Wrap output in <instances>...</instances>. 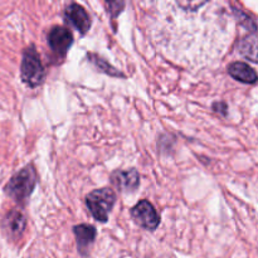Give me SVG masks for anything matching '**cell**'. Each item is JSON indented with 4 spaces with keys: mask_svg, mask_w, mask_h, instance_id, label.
Returning <instances> with one entry per match:
<instances>
[{
    "mask_svg": "<svg viewBox=\"0 0 258 258\" xmlns=\"http://www.w3.org/2000/svg\"><path fill=\"white\" fill-rule=\"evenodd\" d=\"M35 184H37L35 169L33 168V165H28L10 178L4 190L9 198L22 204L28 201L30 194L34 190Z\"/></svg>",
    "mask_w": 258,
    "mask_h": 258,
    "instance_id": "obj_1",
    "label": "cell"
},
{
    "mask_svg": "<svg viewBox=\"0 0 258 258\" xmlns=\"http://www.w3.org/2000/svg\"><path fill=\"white\" fill-rule=\"evenodd\" d=\"M116 203V194L110 188L95 189L86 197V206L93 219L100 223L108 221L111 211Z\"/></svg>",
    "mask_w": 258,
    "mask_h": 258,
    "instance_id": "obj_2",
    "label": "cell"
},
{
    "mask_svg": "<svg viewBox=\"0 0 258 258\" xmlns=\"http://www.w3.org/2000/svg\"><path fill=\"white\" fill-rule=\"evenodd\" d=\"M44 75L42 59L34 45L25 48L23 52L22 66H20V76L23 82L32 88L38 87L44 80Z\"/></svg>",
    "mask_w": 258,
    "mask_h": 258,
    "instance_id": "obj_3",
    "label": "cell"
},
{
    "mask_svg": "<svg viewBox=\"0 0 258 258\" xmlns=\"http://www.w3.org/2000/svg\"><path fill=\"white\" fill-rule=\"evenodd\" d=\"M131 217H133L134 222L145 231L154 232L160 226V217H159L158 212L154 208L153 204L146 199L140 201L136 206L133 207Z\"/></svg>",
    "mask_w": 258,
    "mask_h": 258,
    "instance_id": "obj_4",
    "label": "cell"
},
{
    "mask_svg": "<svg viewBox=\"0 0 258 258\" xmlns=\"http://www.w3.org/2000/svg\"><path fill=\"white\" fill-rule=\"evenodd\" d=\"M2 226L5 236L10 241L17 242L22 238L27 228V216L22 209L14 208L5 214Z\"/></svg>",
    "mask_w": 258,
    "mask_h": 258,
    "instance_id": "obj_5",
    "label": "cell"
},
{
    "mask_svg": "<svg viewBox=\"0 0 258 258\" xmlns=\"http://www.w3.org/2000/svg\"><path fill=\"white\" fill-rule=\"evenodd\" d=\"M73 234H75L76 246L80 256L82 258L90 257L91 249L97 237V229L92 224H77L73 227Z\"/></svg>",
    "mask_w": 258,
    "mask_h": 258,
    "instance_id": "obj_6",
    "label": "cell"
},
{
    "mask_svg": "<svg viewBox=\"0 0 258 258\" xmlns=\"http://www.w3.org/2000/svg\"><path fill=\"white\" fill-rule=\"evenodd\" d=\"M48 44L50 49L59 57H64L73 44V34L68 28L53 27L48 33Z\"/></svg>",
    "mask_w": 258,
    "mask_h": 258,
    "instance_id": "obj_7",
    "label": "cell"
},
{
    "mask_svg": "<svg viewBox=\"0 0 258 258\" xmlns=\"http://www.w3.org/2000/svg\"><path fill=\"white\" fill-rule=\"evenodd\" d=\"M64 19L70 25H72L81 34H86L90 30L92 20L87 10L77 3H71L64 9Z\"/></svg>",
    "mask_w": 258,
    "mask_h": 258,
    "instance_id": "obj_8",
    "label": "cell"
},
{
    "mask_svg": "<svg viewBox=\"0 0 258 258\" xmlns=\"http://www.w3.org/2000/svg\"><path fill=\"white\" fill-rule=\"evenodd\" d=\"M112 185L120 193H134L140 186V174L136 169L115 170L110 176Z\"/></svg>",
    "mask_w": 258,
    "mask_h": 258,
    "instance_id": "obj_9",
    "label": "cell"
},
{
    "mask_svg": "<svg viewBox=\"0 0 258 258\" xmlns=\"http://www.w3.org/2000/svg\"><path fill=\"white\" fill-rule=\"evenodd\" d=\"M228 73L232 78L247 85L257 82V73L251 66L244 62H233L228 66Z\"/></svg>",
    "mask_w": 258,
    "mask_h": 258,
    "instance_id": "obj_10",
    "label": "cell"
},
{
    "mask_svg": "<svg viewBox=\"0 0 258 258\" xmlns=\"http://www.w3.org/2000/svg\"><path fill=\"white\" fill-rule=\"evenodd\" d=\"M239 54L249 59L251 62H257V38L254 33L249 37L242 39L238 44Z\"/></svg>",
    "mask_w": 258,
    "mask_h": 258,
    "instance_id": "obj_11",
    "label": "cell"
},
{
    "mask_svg": "<svg viewBox=\"0 0 258 258\" xmlns=\"http://www.w3.org/2000/svg\"><path fill=\"white\" fill-rule=\"evenodd\" d=\"M88 57H90L88 59H90L101 72L106 73V75L108 76H113V77H118V76H120V77H123V73H121L120 71L116 70L115 67H112V66L110 64V63L106 62L105 59H102V58L98 57V55L88 53Z\"/></svg>",
    "mask_w": 258,
    "mask_h": 258,
    "instance_id": "obj_12",
    "label": "cell"
},
{
    "mask_svg": "<svg viewBox=\"0 0 258 258\" xmlns=\"http://www.w3.org/2000/svg\"><path fill=\"white\" fill-rule=\"evenodd\" d=\"M106 9L112 19H116L126 7V0H105Z\"/></svg>",
    "mask_w": 258,
    "mask_h": 258,
    "instance_id": "obj_13",
    "label": "cell"
},
{
    "mask_svg": "<svg viewBox=\"0 0 258 258\" xmlns=\"http://www.w3.org/2000/svg\"><path fill=\"white\" fill-rule=\"evenodd\" d=\"M178 7L186 12H197L207 4L209 0H175Z\"/></svg>",
    "mask_w": 258,
    "mask_h": 258,
    "instance_id": "obj_14",
    "label": "cell"
},
{
    "mask_svg": "<svg viewBox=\"0 0 258 258\" xmlns=\"http://www.w3.org/2000/svg\"><path fill=\"white\" fill-rule=\"evenodd\" d=\"M234 15H236L237 20H238V23L241 25H243L246 29H249L252 33H256V22H254V19H252L251 17H248V15L246 14V13L241 12V10H237L234 9Z\"/></svg>",
    "mask_w": 258,
    "mask_h": 258,
    "instance_id": "obj_15",
    "label": "cell"
},
{
    "mask_svg": "<svg viewBox=\"0 0 258 258\" xmlns=\"http://www.w3.org/2000/svg\"><path fill=\"white\" fill-rule=\"evenodd\" d=\"M213 111L217 113H221L222 116H227L228 112V106L224 102H216L213 105Z\"/></svg>",
    "mask_w": 258,
    "mask_h": 258,
    "instance_id": "obj_16",
    "label": "cell"
}]
</instances>
